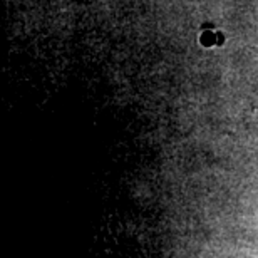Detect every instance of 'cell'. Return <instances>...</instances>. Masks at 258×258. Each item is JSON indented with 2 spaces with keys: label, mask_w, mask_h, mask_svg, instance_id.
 Returning a JSON list of instances; mask_svg holds the SVG:
<instances>
[{
  "label": "cell",
  "mask_w": 258,
  "mask_h": 258,
  "mask_svg": "<svg viewBox=\"0 0 258 258\" xmlns=\"http://www.w3.org/2000/svg\"><path fill=\"white\" fill-rule=\"evenodd\" d=\"M201 44L203 45H220L225 42L223 39V34L220 32H213V30H205L203 34H201Z\"/></svg>",
  "instance_id": "1"
}]
</instances>
